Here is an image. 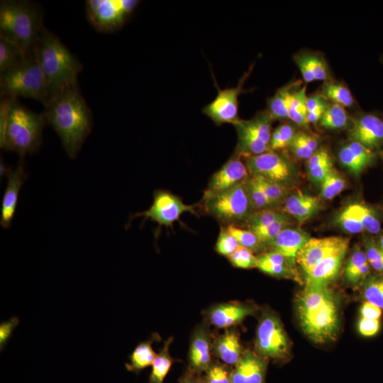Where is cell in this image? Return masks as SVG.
I'll return each mask as SVG.
<instances>
[{"label": "cell", "mask_w": 383, "mask_h": 383, "mask_svg": "<svg viewBox=\"0 0 383 383\" xmlns=\"http://www.w3.org/2000/svg\"><path fill=\"white\" fill-rule=\"evenodd\" d=\"M47 123L57 133L71 159L77 157L93 126V116L78 84L62 91L44 106Z\"/></svg>", "instance_id": "cell-1"}, {"label": "cell", "mask_w": 383, "mask_h": 383, "mask_svg": "<svg viewBox=\"0 0 383 383\" xmlns=\"http://www.w3.org/2000/svg\"><path fill=\"white\" fill-rule=\"evenodd\" d=\"M296 313L304 333L316 343L333 340L340 325L338 299L328 286H306L296 296Z\"/></svg>", "instance_id": "cell-2"}, {"label": "cell", "mask_w": 383, "mask_h": 383, "mask_svg": "<svg viewBox=\"0 0 383 383\" xmlns=\"http://www.w3.org/2000/svg\"><path fill=\"white\" fill-rule=\"evenodd\" d=\"M33 50L44 75L48 102L66 89L78 84L82 64L58 36L45 28Z\"/></svg>", "instance_id": "cell-3"}, {"label": "cell", "mask_w": 383, "mask_h": 383, "mask_svg": "<svg viewBox=\"0 0 383 383\" xmlns=\"http://www.w3.org/2000/svg\"><path fill=\"white\" fill-rule=\"evenodd\" d=\"M45 30L40 7L26 0L0 1V38L32 52Z\"/></svg>", "instance_id": "cell-4"}, {"label": "cell", "mask_w": 383, "mask_h": 383, "mask_svg": "<svg viewBox=\"0 0 383 383\" xmlns=\"http://www.w3.org/2000/svg\"><path fill=\"white\" fill-rule=\"evenodd\" d=\"M47 124L44 113L34 112L16 99L11 106L0 147L21 157L36 152L42 144L43 131Z\"/></svg>", "instance_id": "cell-5"}, {"label": "cell", "mask_w": 383, "mask_h": 383, "mask_svg": "<svg viewBox=\"0 0 383 383\" xmlns=\"http://www.w3.org/2000/svg\"><path fill=\"white\" fill-rule=\"evenodd\" d=\"M1 97H24L40 101H49L43 73L34 50L11 69L0 74Z\"/></svg>", "instance_id": "cell-6"}, {"label": "cell", "mask_w": 383, "mask_h": 383, "mask_svg": "<svg viewBox=\"0 0 383 383\" xmlns=\"http://www.w3.org/2000/svg\"><path fill=\"white\" fill-rule=\"evenodd\" d=\"M247 179L223 192H204L199 206L221 226H238L240 223H245L253 212L248 192Z\"/></svg>", "instance_id": "cell-7"}, {"label": "cell", "mask_w": 383, "mask_h": 383, "mask_svg": "<svg viewBox=\"0 0 383 383\" xmlns=\"http://www.w3.org/2000/svg\"><path fill=\"white\" fill-rule=\"evenodd\" d=\"M273 121L266 110L250 120L241 119L235 123L238 142L234 154L245 158L270 151Z\"/></svg>", "instance_id": "cell-8"}, {"label": "cell", "mask_w": 383, "mask_h": 383, "mask_svg": "<svg viewBox=\"0 0 383 383\" xmlns=\"http://www.w3.org/2000/svg\"><path fill=\"white\" fill-rule=\"evenodd\" d=\"M138 4L137 0H87L86 16L96 30L114 32L124 25Z\"/></svg>", "instance_id": "cell-9"}, {"label": "cell", "mask_w": 383, "mask_h": 383, "mask_svg": "<svg viewBox=\"0 0 383 383\" xmlns=\"http://www.w3.org/2000/svg\"><path fill=\"white\" fill-rule=\"evenodd\" d=\"M255 347L258 355L267 359L283 360L289 355L288 335L278 317L270 311L263 312L259 321Z\"/></svg>", "instance_id": "cell-10"}, {"label": "cell", "mask_w": 383, "mask_h": 383, "mask_svg": "<svg viewBox=\"0 0 383 383\" xmlns=\"http://www.w3.org/2000/svg\"><path fill=\"white\" fill-rule=\"evenodd\" d=\"M252 67V65L240 79L238 85L234 87L221 89L213 77L218 91L217 95L211 103L202 109V112L216 125L230 123L234 126L241 120L238 114V97L244 91L245 81L249 77Z\"/></svg>", "instance_id": "cell-11"}, {"label": "cell", "mask_w": 383, "mask_h": 383, "mask_svg": "<svg viewBox=\"0 0 383 383\" xmlns=\"http://www.w3.org/2000/svg\"><path fill=\"white\" fill-rule=\"evenodd\" d=\"M185 212L196 214L194 206L184 204L179 196L169 191L158 189L153 193V201L150 208L145 211L131 215L130 221L143 216L144 221L150 219L157 223L159 227L168 228Z\"/></svg>", "instance_id": "cell-12"}, {"label": "cell", "mask_w": 383, "mask_h": 383, "mask_svg": "<svg viewBox=\"0 0 383 383\" xmlns=\"http://www.w3.org/2000/svg\"><path fill=\"white\" fill-rule=\"evenodd\" d=\"M249 174L285 185L293 176L291 164L276 151L244 158Z\"/></svg>", "instance_id": "cell-13"}, {"label": "cell", "mask_w": 383, "mask_h": 383, "mask_svg": "<svg viewBox=\"0 0 383 383\" xmlns=\"http://www.w3.org/2000/svg\"><path fill=\"white\" fill-rule=\"evenodd\" d=\"M349 239L338 236L310 238L297 254L296 262L305 274L333 252L348 248Z\"/></svg>", "instance_id": "cell-14"}, {"label": "cell", "mask_w": 383, "mask_h": 383, "mask_svg": "<svg viewBox=\"0 0 383 383\" xmlns=\"http://www.w3.org/2000/svg\"><path fill=\"white\" fill-rule=\"evenodd\" d=\"M0 170L1 174L6 175L8 178L7 186L2 199L0 225L4 228H9L16 213L20 190L28 178L24 169L23 157H21L15 170L6 167L1 160Z\"/></svg>", "instance_id": "cell-15"}, {"label": "cell", "mask_w": 383, "mask_h": 383, "mask_svg": "<svg viewBox=\"0 0 383 383\" xmlns=\"http://www.w3.org/2000/svg\"><path fill=\"white\" fill-rule=\"evenodd\" d=\"M348 135L372 150L379 148L383 145V118L374 113L360 114L352 120Z\"/></svg>", "instance_id": "cell-16"}, {"label": "cell", "mask_w": 383, "mask_h": 383, "mask_svg": "<svg viewBox=\"0 0 383 383\" xmlns=\"http://www.w3.org/2000/svg\"><path fill=\"white\" fill-rule=\"evenodd\" d=\"M242 157L233 154L224 165L211 177L206 189L208 193L228 190L245 181L249 172Z\"/></svg>", "instance_id": "cell-17"}, {"label": "cell", "mask_w": 383, "mask_h": 383, "mask_svg": "<svg viewBox=\"0 0 383 383\" xmlns=\"http://www.w3.org/2000/svg\"><path fill=\"white\" fill-rule=\"evenodd\" d=\"M255 309L250 305L237 301L218 304L207 311L208 323L217 328L228 329L240 323Z\"/></svg>", "instance_id": "cell-18"}, {"label": "cell", "mask_w": 383, "mask_h": 383, "mask_svg": "<svg viewBox=\"0 0 383 383\" xmlns=\"http://www.w3.org/2000/svg\"><path fill=\"white\" fill-rule=\"evenodd\" d=\"M269 359L250 350L244 351L233 369L232 383H265Z\"/></svg>", "instance_id": "cell-19"}, {"label": "cell", "mask_w": 383, "mask_h": 383, "mask_svg": "<svg viewBox=\"0 0 383 383\" xmlns=\"http://www.w3.org/2000/svg\"><path fill=\"white\" fill-rule=\"evenodd\" d=\"M212 340L208 329L201 326L196 328L192 336L189 352V371L201 374L211 364Z\"/></svg>", "instance_id": "cell-20"}, {"label": "cell", "mask_w": 383, "mask_h": 383, "mask_svg": "<svg viewBox=\"0 0 383 383\" xmlns=\"http://www.w3.org/2000/svg\"><path fill=\"white\" fill-rule=\"evenodd\" d=\"M309 238V235L303 231L287 227L279 233L270 247L281 253L294 268L298 252Z\"/></svg>", "instance_id": "cell-21"}, {"label": "cell", "mask_w": 383, "mask_h": 383, "mask_svg": "<svg viewBox=\"0 0 383 383\" xmlns=\"http://www.w3.org/2000/svg\"><path fill=\"white\" fill-rule=\"evenodd\" d=\"M348 248L342 249L326 257L306 274L305 285L328 286L337 276Z\"/></svg>", "instance_id": "cell-22"}, {"label": "cell", "mask_w": 383, "mask_h": 383, "mask_svg": "<svg viewBox=\"0 0 383 383\" xmlns=\"http://www.w3.org/2000/svg\"><path fill=\"white\" fill-rule=\"evenodd\" d=\"M212 353L223 363L235 365L244 353L238 334L233 330L226 329L212 341Z\"/></svg>", "instance_id": "cell-23"}, {"label": "cell", "mask_w": 383, "mask_h": 383, "mask_svg": "<svg viewBox=\"0 0 383 383\" xmlns=\"http://www.w3.org/2000/svg\"><path fill=\"white\" fill-rule=\"evenodd\" d=\"M319 209L318 199L298 191L289 196L285 201L284 210L302 223L311 217Z\"/></svg>", "instance_id": "cell-24"}, {"label": "cell", "mask_w": 383, "mask_h": 383, "mask_svg": "<svg viewBox=\"0 0 383 383\" xmlns=\"http://www.w3.org/2000/svg\"><path fill=\"white\" fill-rule=\"evenodd\" d=\"M257 267L262 272L274 277H295L294 268L287 259L272 249L257 256Z\"/></svg>", "instance_id": "cell-25"}, {"label": "cell", "mask_w": 383, "mask_h": 383, "mask_svg": "<svg viewBox=\"0 0 383 383\" xmlns=\"http://www.w3.org/2000/svg\"><path fill=\"white\" fill-rule=\"evenodd\" d=\"M160 338L157 333H153L151 338L137 345L133 353L128 356L130 362L126 363L127 370L136 374L152 365L157 353L152 348V343Z\"/></svg>", "instance_id": "cell-26"}, {"label": "cell", "mask_w": 383, "mask_h": 383, "mask_svg": "<svg viewBox=\"0 0 383 383\" xmlns=\"http://www.w3.org/2000/svg\"><path fill=\"white\" fill-rule=\"evenodd\" d=\"M299 84V82H291L279 88L269 99L267 111L274 120L288 118L292 94Z\"/></svg>", "instance_id": "cell-27"}, {"label": "cell", "mask_w": 383, "mask_h": 383, "mask_svg": "<svg viewBox=\"0 0 383 383\" xmlns=\"http://www.w3.org/2000/svg\"><path fill=\"white\" fill-rule=\"evenodd\" d=\"M370 268L365 251L355 249L346 264L345 278L353 285L363 282L369 275Z\"/></svg>", "instance_id": "cell-28"}, {"label": "cell", "mask_w": 383, "mask_h": 383, "mask_svg": "<svg viewBox=\"0 0 383 383\" xmlns=\"http://www.w3.org/2000/svg\"><path fill=\"white\" fill-rule=\"evenodd\" d=\"M172 338H169L165 343L160 353L157 354L152 365V370L148 379V383H164V379L168 374L173 360L170 354L169 348Z\"/></svg>", "instance_id": "cell-29"}, {"label": "cell", "mask_w": 383, "mask_h": 383, "mask_svg": "<svg viewBox=\"0 0 383 383\" xmlns=\"http://www.w3.org/2000/svg\"><path fill=\"white\" fill-rule=\"evenodd\" d=\"M306 99V86L297 87L293 91L289 107L288 118L300 126H306L309 124Z\"/></svg>", "instance_id": "cell-30"}, {"label": "cell", "mask_w": 383, "mask_h": 383, "mask_svg": "<svg viewBox=\"0 0 383 383\" xmlns=\"http://www.w3.org/2000/svg\"><path fill=\"white\" fill-rule=\"evenodd\" d=\"M331 103L343 107L353 106L355 99L350 90L343 83L326 81L322 86L320 94Z\"/></svg>", "instance_id": "cell-31"}, {"label": "cell", "mask_w": 383, "mask_h": 383, "mask_svg": "<svg viewBox=\"0 0 383 383\" xmlns=\"http://www.w3.org/2000/svg\"><path fill=\"white\" fill-rule=\"evenodd\" d=\"M349 117L345 107L334 103L328 104L318 121L319 125L328 130H340L347 126Z\"/></svg>", "instance_id": "cell-32"}, {"label": "cell", "mask_w": 383, "mask_h": 383, "mask_svg": "<svg viewBox=\"0 0 383 383\" xmlns=\"http://www.w3.org/2000/svg\"><path fill=\"white\" fill-rule=\"evenodd\" d=\"M318 143L316 137L300 131L296 133L289 147L297 158L308 160L318 149Z\"/></svg>", "instance_id": "cell-33"}, {"label": "cell", "mask_w": 383, "mask_h": 383, "mask_svg": "<svg viewBox=\"0 0 383 383\" xmlns=\"http://www.w3.org/2000/svg\"><path fill=\"white\" fill-rule=\"evenodd\" d=\"M362 295L383 311V274H369L362 284Z\"/></svg>", "instance_id": "cell-34"}, {"label": "cell", "mask_w": 383, "mask_h": 383, "mask_svg": "<svg viewBox=\"0 0 383 383\" xmlns=\"http://www.w3.org/2000/svg\"><path fill=\"white\" fill-rule=\"evenodd\" d=\"M26 54L17 45L0 38V74L16 66Z\"/></svg>", "instance_id": "cell-35"}, {"label": "cell", "mask_w": 383, "mask_h": 383, "mask_svg": "<svg viewBox=\"0 0 383 383\" xmlns=\"http://www.w3.org/2000/svg\"><path fill=\"white\" fill-rule=\"evenodd\" d=\"M348 206L359 219L364 230L372 234L377 233L380 231V222L370 208L362 204H353Z\"/></svg>", "instance_id": "cell-36"}, {"label": "cell", "mask_w": 383, "mask_h": 383, "mask_svg": "<svg viewBox=\"0 0 383 383\" xmlns=\"http://www.w3.org/2000/svg\"><path fill=\"white\" fill-rule=\"evenodd\" d=\"M320 185L321 196L325 199H332L344 189L345 181L333 167Z\"/></svg>", "instance_id": "cell-37"}, {"label": "cell", "mask_w": 383, "mask_h": 383, "mask_svg": "<svg viewBox=\"0 0 383 383\" xmlns=\"http://www.w3.org/2000/svg\"><path fill=\"white\" fill-rule=\"evenodd\" d=\"M294 127L289 123H282L272 133L270 149L277 151L289 147L296 135Z\"/></svg>", "instance_id": "cell-38"}, {"label": "cell", "mask_w": 383, "mask_h": 383, "mask_svg": "<svg viewBox=\"0 0 383 383\" xmlns=\"http://www.w3.org/2000/svg\"><path fill=\"white\" fill-rule=\"evenodd\" d=\"M247 187L253 211L272 209V205L269 199L254 176L250 174L248 177Z\"/></svg>", "instance_id": "cell-39"}, {"label": "cell", "mask_w": 383, "mask_h": 383, "mask_svg": "<svg viewBox=\"0 0 383 383\" xmlns=\"http://www.w3.org/2000/svg\"><path fill=\"white\" fill-rule=\"evenodd\" d=\"M284 216V214L274 209H265L253 211L245 223L249 230L252 231L267 226Z\"/></svg>", "instance_id": "cell-40"}, {"label": "cell", "mask_w": 383, "mask_h": 383, "mask_svg": "<svg viewBox=\"0 0 383 383\" xmlns=\"http://www.w3.org/2000/svg\"><path fill=\"white\" fill-rule=\"evenodd\" d=\"M226 227L235 238L239 245L248 248L253 252H257L263 248L257 235L252 231L236 226H228Z\"/></svg>", "instance_id": "cell-41"}, {"label": "cell", "mask_w": 383, "mask_h": 383, "mask_svg": "<svg viewBox=\"0 0 383 383\" xmlns=\"http://www.w3.org/2000/svg\"><path fill=\"white\" fill-rule=\"evenodd\" d=\"M289 221L285 216L267 226L255 229L252 231L257 235L262 247L266 245L270 246L279 233L287 227Z\"/></svg>", "instance_id": "cell-42"}, {"label": "cell", "mask_w": 383, "mask_h": 383, "mask_svg": "<svg viewBox=\"0 0 383 383\" xmlns=\"http://www.w3.org/2000/svg\"><path fill=\"white\" fill-rule=\"evenodd\" d=\"M254 177L269 199L272 206H275L282 201L287 192L285 185L266 179L261 177Z\"/></svg>", "instance_id": "cell-43"}, {"label": "cell", "mask_w": 383, "mask_h": 383, "mask_svg": "<svg viewBox=\"0 0 383 383\" xmlns=\"http://www.w3.org/2000/svg\"><path fill=\"white\" fill-rule=\"evenodd\" d=\"M225 363L212 362L206 370L204 377L207 383H232L233 369Z\"/></svg>", "instance_id": "cell-44"}, {"label": "cell", "mask_w": 383, "mask_h": 383, "mask_svg": "<svg viewBox=\"0 0 383 383\" xmlns=\"http://www.w3.org/2000/svg\"><path fill=\"white\" fill-rule=\"evenodd\" d=\"M238 246V243L226 227L221 226L220 232L215 245L216 252L222 256L228 257L237 250Z\"/></svg>", "instance_id": "cell-45"}, {"label": "cell", "mask_w": 383, "mask_h": 383, "mask_svg": "<svg viewBox=\"0 0 383 383\" xmlns=\"http://www.w3.org/2000/svg\"><path fill=\"white\" fill-rule=\"evenodd\" d=\"M227 258L235 267L241 269L257 267V257L255 256L254 252L240 245Z\"/></svg>", "instance_id": "cell-46"}, {"label": "cell", "mask_w": 383, "mask_h": 383, "mask_svg": "<svg viewBox=\"0 0 383 383\" xmlns=\"http://www.w3.org/2000/svg\"><path fill=\"white\" fill-rule=\"evenodd\" d=\"M340 162L352 173L360 174L367 166L345 145L338 152Z\"/></svg>", "instance_id": "cell-47"}, {"label": "cell", "mask_w": 383, "mask_h": 383, "mask_svg": "<svg viewBox=\"0 0 383 383\" xmlns=\"http://www.w3.org/2000/svg\"><path fill=\"white\" fill-rule=\"evenodd\" d=\"M365 250L371 267L383 274V251L372 239L368 238L365 240Z\"/></svg>", "instance_id": "cell-48"}, {"label": "cell", "mask_w": 383, "mask_h": 383, "mask_svg": "<svg viewBox=\"0 0 383 383\" xmlns=\"http://www.w3.org/2000/svg\"><path fill=\"white\" fill-rule=\"evenodd\" d=\"M316 80L328 79V72L324 60L316 54H301Z\"/></svg>", "instance_id": "cell-49"}, {"label": "cell", "mask_w": 383, "mask_h": 383, "mask_svg": "<svg viewBox=\"0 0 383 383\" xmlns=\"http://www.w3.org/2000/svg\"><path fill=\"white\" fill-rule=\"evenodd\" d=\"M338 222L346 231L358 233L364 230L359 219L351 212L349 207H345L338 215Z\"/></svg>", "instance_id": "cell-50"}, {"label": "cell", "mask_w": 383, "mask_h": 383, "mask_svg": "<svg viewBox=\"0 0 383 383\" xmlns=\"http://www.w3.org/2000/svg\"><path fill=\"white\" fill-rule=\"evenodd\" d=\"M380 325V319H370L360 316L357 331L362 336L372 337L379 333Z\"/></svg>", "instance_id": "cell-51"}, {"label": "cell", "mask_w": 383, "mask_h": 383, "mask_svg": "<svg viewBox=\"0 0 383 383\" xmlns=\"http://www.w3.org/2000/svg\"><path fill=\"white\" fill-rule=\"evenodd\" d=\"M347 145L367 166H369L373 162L375 157L374 150L353 140Z\"/></svg>", "instance_id": "cell-52"}, {"label": "cell", "mask_w": 383, "mask_h": 383, "mask_svg": "<svg viewBox=\"0 0 383 383\" xmlns=\"http://www.w3.org/2000/svg\"><path fill=\"white\" fill-rule=\"evenodd\" d=\"M19 320L17 317L13 316L9 320L0 323V348L3 350L7 342L11 337L14 328L18 324Z\"/></svg>", "instance_id": "cell-53"}, {"label": "cell", "mask_w": 383, "mask_h": 383, "mask_svg": "<svg viewBox=\"0 0 383 383\" xmlns=\"http://www.w3.org/2000/svg\"><path fill=\"white\" fill-rule=\"evenodd\" d=\"M333 167L331 159L325 161L321 164L308 170L309 177L313 182L321 184L326 176Z\"/></svg>", "instance_id": "cell-54"}, {"label": "cell", "mask_w": 383, "mask_h": 383, "mask_svg": "<svg viewBox=\"0 0 383 383\" xmlns=\"http://www.w3.org/2000/svg\"><path fill=\"white\" fill-rule=\"evenodd\" d=\"M383 311L374 304L364 301L360 309V316L370 319H380Z\"/></svg>", "instance_id": "cell-55"}, {"label": "cell", "mask_w": 383, "mask_h": 383, "mask_svg": "<svg viewBox=\"0 0 383 383\" xmlns=\"http://www.w3.org/2000/svg\"><path fill=\"white\" fill-rule=\"evenodd\" d=\"M331 155L324 148L318 149L313 155L307 160L308 170L316 167L322 162L331 160Z\"/></svg>", "instance_id": "cell-56"}, {"label": "cell", "mask_w": 383, "mask_h": 383, "mask_svg": "<svg viewBox=\"0 0 383 383\" xmlns=\"http://www.w3.org/2000/svg\"><path fill=\"white\" fill-rule=\"evenodd\" d=\"M295 62L301 71L302 77L305 82L309 83L316 80L313 73L309 68L301 54L295 57Z\"/></svg>", "instance_id": "cell-57"}, {"label": "cell", "mask_w": 383, "mask_h": 383, "mask_svg": "<svg viewBox=\"0 0 383 383\" xmlns=\"http://www.w3.org/2000/svg\"><path fill=\"white\" fill-rule=\"evenodd\" d=\"M181 383H207L204 377L199 373L189 371V372L181 381Z\"/></svg>", "instance_id": "cell-58"}, {"label": "cell", "mask_w": 383, "mask_h": 383, "mask_svg": "<svg viewBox=\"0 0 383 383\" xmlns=\"http://www.w3.org/2000/svg\"><path fill=\"white\" fill-rule=\"evenodd\" d=\"M378 246H379V247L380 248V249L383 251V234H382V235L381 236V238H380V239H379Z\"/></svg>", "instance_id": "cell-59"}]
</instances>
